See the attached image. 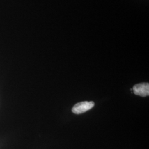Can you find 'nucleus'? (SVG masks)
Here are the masks:
<instances>
[{"instance_id": "obj_1", "label": "nucleus", "mask_w": 149, "mask_h": 149, "mask_svg": "<svg viewBox=\"0 0 149 149\" xmlns=\"http://www.w3.org/2000/svg\"><path fill=\"white\" fill-rule=\"evenodd\" d=\"M95 106L93 101H84L76 104L72 109V112L76 114H80L92 109Z\"/></svg>"}, {"instance_id": "obj_2", "label": "nucleus", "mask_w": 149, "mask_h": 149, "mask_svg": "<svg viewBox=\"0 0 149 149\" xmlns=\"http://www.w3.org/2000/svg\"><path fill=\"white\" fill-rule=\"evenodd\" d=\"M133 93L138 96L141 97H147L149 95V83H140L133 86Z\"/></svg>"}]
</instances>
